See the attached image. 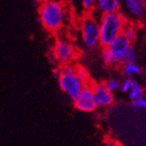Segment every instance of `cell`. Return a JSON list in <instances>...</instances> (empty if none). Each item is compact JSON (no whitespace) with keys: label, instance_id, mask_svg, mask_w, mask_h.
Segmentation results:
<instances>
[{"label":"cell","instance_id":"cell-12","mask_svg":"<svg viewBox=\"0 0 146 146\" xmlns=\"http://www.w3.org/2000/svg\"><path fill=\"white\" fill-rule=\"evenodd\" d=\"M128 96L131 101H134L144 96V90L143 88V86L136 80H133L132 81L130 89L128 91Z\"/></svg>","mask_w":146,"mask_h":146},{"label":"cell","instance_id":"cell-5","mask_svg":"<svg viewBox=\"0 0 146 146\" xmlns=\"http://www.w3.org/2000/svg\"><path fill=\"white\" fill-rule=\"evenodd\" d=\"M57 61L62 65L72 64L77 58V50L74 45L65 38L57 39L51 51Z\"/></svg>","mask_w":146,"mask_h":146},{"label":"cell","instance_id":"cell-16","mask_svg":"<svg viewBox=\"0 0 146 146\" xmlns=\"http://www.w3.org/2000/svg\"><path fill=\"white\" fill-rule=\"evenodd\" d=\"M104 86H106V88L111 91V93H115L119 89H120V82L118 79H116L114 78H109L108 80H106L105 83H104Z\"/></svg>","mask_w":146,"mask_h":146},{"label":"cell","instance_id":"cell-19","mask_svg":"<svg viewBox=\"0 0 146 146\" xmlns=\"http://www.w3.org/2000/svg\"><path fill=\"white\" fill-rule=\"evenodd\" d=\"M132 81H133V78L127 77L120 83V90L123 93H128V91L130 89V86H131V84H132Z\"/></svg>","mask_w":146,"mask_h":146},{"label":"cell","instance_id":"cell-7","mask_svg":"<svg viewBox=\"0 0 146 146\" xmlns=\"http://www.w3.org/2000/svg\"><path fill=\"white\" fill-rule=\"evenodd\" d=\"M107 47L111 51V53L114 58L116 66L122 65L124 59H125V57L127 56L128 52L131 49H133L132 43L127 40L122 35L117 36Z\"/></svg>","mask_w":146,"mask_h":146},{"label":"cell","instance_id":"cell-2","mask_svg":"<svg viewBox=\"0 0 146 146\" xmlns=\"http://www.w3.org/2000/svg\"><path fill=\"white\" fill-rule=\"evenodd\" d=\"M126 19L119 12L103 14L99 19L100 46L107 47L117 36L121 35Z\"/></svg>","mask_w":146,"mask_h":146},{"label":"cell","instance_id":"cell-17","mask_svg":"<svg viewBox=\"0 0 146 146\" xmlns=\"http://www.w3.org/2000/svg\"><path fill=\"white\" fill-rule=\"evenodd\" d=\"M96 0H81V7L85 13H89L94 9Z\"/></svg>","mask_w":146,"mask_h":146},{"label":"cell","instance_id":"cell-20","mask_svg":"<svg viewBox=\"0 0 146 146\" xmlns=\"http://www.w3.org/2000/svg\"><path fill=\"white\" fill-rule=\"evenodd\" d=\"M70 6H72V8H74L76 10L79 9L80 12H81V13L83 14H86L83 10H82V7H81V0H65Z\"/></svg>","mask_w":146,"mask_h":146},{"label":"cell","instance_id":"cell-14","mask_svg":"<svg viewBox=\"0 0 146 146\" xmlns=\"http://www.w3.org/2000/svg\"><path fill=\"white\" fill-rule=\"evenodd\" d=\"M101 56H102V59H103V62L107 65V66H110V67L116 66L114 58L108 47H103L102 52H101Z\"/></svg>","mask_w":146,"mask_h":146},{"label":"cell","instance_id":"cell-13","mask_svg":"<svg viewBox=\"0 0 146 146\" xmlns=\"http://www.w3.org/2000/svg\"><path fill=\"white\" fill-rule=\"evenodd\" d=\"M121 35L125 38L127 40H128L130 43H133L136 38V31L135 29L134 28V26L130 23H126L125 26L123 28V31Z\"/></svg>","mask_w":146,"mask_h":146},{"label":"cell","instance_id":"cell-3","mask_svg":"<svg viewBox=\"0 0 146 146\" xmlns=\"http://www.w3.org/2000/svg\"><path fill=\"white\" fill-rule=\"evenodd\" d=\"M58 83L61 90L74 101L85 86V83L80 79L75 71V65H62L58 76Z\"/></svg>","mask_w":146,"mask_h":146},{"label":"cell","instance_id":"cell-8","mask_svg":"<svg viewBox=\"0 0 146 146\" xmlns=\"http://www.w3.org/2000/svg\"><path fill=\"white\" fill-rule=\"evenodd\" d=\"M94 96L97 107H108L114 101L113 93L109 91L104 84H94Z\"/></svg>","mask_w":146,"mask_h":146},{"label":"cell","instance_id":"cell-4","mask_svg":"<svg viewBox=\"0 0 146 146\" xmlns=\"http://www.w3.org/2000/svg\"><path fill=\"white\" fill-rule=\"evenodd\" d=\"M80 33L84 46L87 48H94L100 46L99 21L90 13H86L81 17Z\"/></svg>","mask_w":146,"mask_h":146},{"label":"cell","instance_id":"cell-11","mask_svg":"<svg viewBox=\"0 0 146 146\" xmlns=\"http://www.w3.org/2000/svg\"><path fill=\"white\" fill-rule=\"evenodd\" d=\"M122 72L127 78H133L135 76H139L143 73L142 68L136 62H130L122 65Z\"/></svg>","mask_w":146,"mask_h":146},{"label":"cell","instance_id":"cell-1","mask_svg":"<svg viewBox=\"0 0 146 146\" xmlns=\"http://www.w3.org/2000/svg\"><path fill=\"white\" fill-rule=\"evenodd\" d=\"M65 7L61 0H45L38 8V21L50 33L59 31L64 24Z\"/></svg>","mask_w":146,"mask_h":146},{"label":"cell","instance_id":"cell-15","mask_svg":"<svg viewBox=\"0 0 146 146\" xmlns=\"http://www.w3.org/2000/svg\"><path fill=\"white\" fill-rule=\"evenodd\" d=\"M75 71L77 73L78 77L81 79L85 84L92 83L88 71H87L83 66H81V65H75Z\"/></svg>","mask_w":146,"mask_h":146},{"label":"cell","instance_id":"cell-22","mask_svg":"<svg viewBox=\"0 0 146 146\" xmlns=\"http://www.w3.org/2000/svg\"><path fill=\"white\" fill-rule=\"evenodd\" d=\"M145 78H146V70H145Z\"/></svg>","mask_w":146,"mask_h":146},{"label":"cell","instance_id":"cell-10","mask_svg":"<svg viewBox=\"0 0 146 146\" xmlns=\"http://www.w3.org/2000/svg\"><path fill=\"white\" fill-rule=\"evenodd\" d=\"M126 9L132 16L136 19H142L145 16L144 7L138 3L137 0H124Z\"/></svg>","mask_w":146,"mask_h":146},{"label":"cell","instance_id":"cell-21","mask_svg":"<svg viewBox=\"0 0 146 146\" xmlns=\"http://www.w3.org/2000/svg\"><path fill=\"white\" fill-rule=\"evenodd\" d=\"M138 3H139L140 5H142L143 7L146 6V0H137Z\"/></svg>","mask_w":146,"mask_h":146},{"label":"cell","instance_id":"cell-6","mask_svg":"<svg viewBox=\"0 0 146 146\" xmlns=\"http://www.w3.org/2000/svg\"><path fill=\"white\" fill-rule=\"evenodd\" d=\"M93 86L94 83L86 84L77 98L73 101L74 107L78 111L83 112H93L96 110L97 105L94 100Z\"/></svg>","mask_w":146,"mask_h":146},{"label":"cell","instance_id":"cell-18","mask_svg":"<svg viewBox=\"0 0 146 146\" xmlns=\"http://www.w3.org/2000/svg\"><path fill=\"white\" fill-rule=\"evenodd\" d=\"M132 106L135 110H143L146 109V98L144 96L132 101Z\"/></svg>","mask_w":146,"mask_h":146},{"label":"cell","instance_id":"cell-9","mask_svg":"<svg viewBox=\"0 0 146 146\" xmlns=\"http://www.w3.org/2000/svg\"><path fill=\"white\" fill-rule=\"evenodd\" d=\"M120 7V0H96L94 11H96L100 15L119 12Z\"/></svg>","mask_w":146,"mask_h":146}]
</instances>
